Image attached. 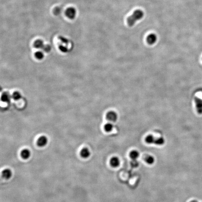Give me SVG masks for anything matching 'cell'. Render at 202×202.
<instances>
[{
  "label": "cell",
  "instance_id": "cell-1",
  "mask_svg": "<svg viewBox=\"0 0 202 202\" xmlns=\"http://www.w3.org/2000/svg\"><path fill=\"white\" fill-rule=\"evenodd\" d=\"M144 13L140 10H136L132 15L127 18V23L129 26L132 27L137 21L140 20L143 17Z\"/></svg>",
  "mask_w": 202,
  "mask_h": 202
},
{
  "label": "cell",
  "instance_id": "cell-2",
  "mask_svg": "<svg viewBox=\"0 0 202 202\" xmlns=\"http://www.w3.org/2000/svg\"><path fill=\"white\" fill-rule=\"evenodd\" d=\"M106 119L108 121L111 122H115L118 119V116L115 111H109L106 114Z\"/></svg>",
  "mask_w": 202,
  "mask_h": 202
},
{
  "label": "cell",
  "instance_id": "cell-3",
  "mask_svg": "<svg viewBox=\"0 0 202 202\" xmlns=\"http://www.w3.org/2000/svg\"><path fill=\"white\" fill-rule=\"evenodd\" d=\"M195 104L196 107V110L199 114H202V99L198 97L195 98Z\"/></svg>",
  "mask_w": 202,
  "mask_h": 202
},
{
  "label": "cell",
  "instance_id": "cell-4",
  "mask_svg": "<svg viewBox=\"0 0 202 202\" xmlns=\"http://www.w3.org/2000/svg\"><path fill=\"white\" fill-rule=\"evenodd\" d=\"M66 14L70 19H74L76 17V10L73 8H68L66 11Z\"/></svg>",
  "mask_w": 202,
  "mask_h": 202
},
{
  "label": "cell",
  "instance_id": "cell-5",
  "mask_svg": "<svg viewBox=\"0 0 202 202\" xmlns=\"http://www.w3.org/2000/svg\"><path fill=\"white\" fill-rule=\"evenodd\" d=\"M47 142H48V140L46 137H40L37 140V145L40 147H44L47 145Z\"/></svg>",
  "mask_w": 202,
  "mask_h": 202
},
{
  "label": "cell",
  "instance_id": "cell-6",
  "mask_svg": "<svg viewBox=\"0 0 202 202\" xmlns=\"http://www.w3.org/2000/svg\"><path fill=\"white\" fill-rule=\"evenodd\" d=\"M120 163L119 159L117 157H113L110 159V164L113 167H117L119 166Z\"/></svg>",
  "mask_w": 202,
  "mask_h": 202
},
{
  "label": "cell",
  "instance_id": "cell-7",
  "mask_svg": "<svg viewBox=\"0 0 202 202\" xmlns=\"http://www.w3.org/2000/svg\"><path fill=\"white\" fill-rule=\"evenodd\" d=\"M157 40V36L154 34H151L148 35L146 38V41L148 44L152 45L155 43Z\"/></svg>",
  "mask_w": 202,
  "mask_h": 202
},
{
  "label": "cell",
  "instance_id": "cell-8",
  "mask_svg": "<svg viewBox=\"0 0 202 202\" xmlns=\"http://www.w3.org/2000/svg\"><path fill=\"white\" fill-rule=\"evenodd\" d=\"M2 176L5 179H9L12 176V172L9 169H6L2 172Z\"/></svg>",
  "mask_w": 202,
  "mask_h": 202
},
{
  "label": "cell",
  "instance_id": "cell-9",
  "mask_svg": "<svg viewBox=\"0 0 202 202\" xmlns=\"http://www.w3.org/2000/svg\"><path fill=\"white\" fill-rule=\"evenodd\" d=\"M80 154L83 158H87L90 155V152L87 148H84L81 151Z\"/></svg>",
  "mask_w": 202,
  "mask_h": 202
},
{
  "label": "cell",
  "instance_id": "cell-10",
  "mask_svg": "<svg viewBox=\"0 0 202 202\" xmlns=\"http://www.w3.org/2000/svg\"><path fill=\"white\" fill-rule=\"evenodd\" d=\"M21 155L23 159L27 160V159L30 158V156H31V152L29 151V150L25 149L22 150V152L21 153Z\"/></svg>",
  "mask_w": 202,
  "mask_h": 202
},
{
  "label": "cell",
  "instance_id": "cell-11",
  "mask_svg": "<svg viewBox=\"0 0 202 202\" xmlns=\"http://www.w3.org/2000/svg\"><path fill=\"white\" fill-rule=\"evenodd\" d=\"M11 96L8 93L4 92L3 94H1V100L4 102H9L10 100Z\"/></svg>",
  "mask_w": 202,
  "mask_h": 202
},
{
  "label": "cell",
  "instance_id": "cell-12",
  "mask_svg": "<svg viewBox=\"0 0 202 202\" xmlns=\"http://www.w3.org/2000/svg\"><path fill=\"white\" fill-rule=\"evenodd\" d=\"M140 156V153L136 150H133L130 153V157L132 160H137Z\"/></svg>",
  "mask_w": 202,
  "mask_h": 202
},
{
  "label": "cell",
  "instance_id": "cell-13",
  "mask_svg": "<svg viewBox=\"0 0 202 202\" xmlns=\"http://www.w3.org/2000/svg\"><path fill=\"white\" fill-rule=\"evenodd\" d=\"M165 142V139L162 137L155 138L154 140V144L157 146H162L164 145Z\"/></svg>",
  "mask_w": 202,
  "mask_h": 202
},
{
  "label": "cell",
  "instance_id": "cell-14",
  "mask_svg": "<svg viewBox=\"0 0 202 202\" xmlns=\"http://www.w3.org/2000/svg\"><path fill=\"white\" fill-rule=\"evenodd\" d=\"M145 162L147 163V164H149V165L153 164L155 162V159H154V157L150 155L146 156L145 158Z\"/></svg>",
  "mask_w": 202,
  "mask_h": 202
},
{
  "label": "cell",
  "instance_id": "cell-15",
  "mask_svg": "<svg viewBox=\"0 0 202 202\" xmlns=\"http://www.w3.org/2000/svg\"><path fill=\"white\" fill-rule=\"evenodd\" d=\"M155 137L152 135H149L146 137L145 138V141L146 143L148 144H154V140Z\"/></svg>",
  "mask_w": 202,
  "mask_h": 202
},
{
  "label": "cell",
  "instance_id": "cell-16",
  "mask_svg": "<svg viewBox=\"0 0 202 202\" xmlns=\"http://www.w3.org/2000/svg\"><path fill=\"white\" fill-rule=\"evenodd\" d=\"M113 124L111 123H108L106 124H105L104 126V130L105 131V132H107V133L111 132L113 129Z\"/></svg>",
  "mask_w": 202,
  "mask_h": 202
},
{
  "label": "cell",
  "instance_id": "cell-17",
  "mask_svg": "<svg viewBox=\"0 0 202 202\" xmlns=\"http://www.w3.org/2000/svg\"><path fill=\"white\" fill-rule=\"evenodd\" d=\"M44 46V45L43 42L42 40H37L34 43V47L36 48H37V49L43 48Z\"/></svg>",
  "mask_w": 202,
  "mask_h": 202
},
{
  "label": "cell",
  "instance_id": "cell-18",
  "mask_svg": "<svg viewBox=\"0 0 202 202\" xmlns=\"http://www.w3.org/2000/svg\"><path fill=\"white\" fill-rule=\"evenodd\" d=\"M12 98L15 100H18L20 99L21 98V94L17 91L14 92L13 94L12 95Z\"/></svg>",
  "mask_w": 202,
  "mask_h": 202
},
{
  "label": "cell",
  "instance_id": "cell-19",
  "mask_svg": "<svg viewBox=\"0 0 202 202\" xmlns=\"http://www.w3.org/2000/svg\"><path fill=\"white\" fill-rule=\"evenodd\" d=\"M35 57L38 60H42L44 57L43 53L41 51H38L36 52L35 54Z\"/></svg>",
  "mask_w": 202,
  "mask_h": 202
},
{
  "label": "cell",
  "instance_id": "cell-20",
  "mask_svg": "<svg viewBox=\"0 0 202 202\" xmlns=\"http://www.w3.org/2000/svg\"><path fill=\"white\" fill-rule=\"evenodd\" d=\"M131 165L132 167L136 168L139 166V163L137 160H132L131 162Z\"/></svg>",
  "mask_w": 202,
  "mask_h": 202
},
{
  "label": "cell",
  "instance_id": "cell-21",
  "mask_svg": "<svg viewBox=\"0 0 202 202\" xmlns=\"http://www.w3.org/2000/svg\"><path fill=\"white\" fill-rule=\"evenodd\" d=\"M43 49L45 52L48 53L51 50V47L50 46H49L48 44H47V45L44 46Z\"/></svg>",
  "mask_w": 202,
  "mask_h": 202
},
{
  "label": "cell",
  "instance_id": "cell-22",
  "mask_svg": "<svg viewBox=\"0 0 202 202\" xmlns=\"http://www.w3.org/2000/svg\"><path fill=\"white\" fill-rule=\"evenodd\" d=\"M61 8L58 7L56 8H55V10H54V13H55V15H58L60 14L61 13Z\"/></svg>",
  "mask_w": 202,
  "mask_h": 202
},
{
  "label": "cell",
  "instance_id": "cell-23",
  "mask_svg": "<svg viewBox=\"0 0 202 202\" xmlns=\"http://www.w3.org/2000/svg\"><path fill=\"white\" fill-rule=\"evenodd\" d=\"M60 49L63 52H67V48H66V47H64V46H60Z\"/></svg>",
  "mask_w": 202,
  "mask_h": 202
},
{
  "label": "cell",
  "instance_id": "cell-24",
  "mask_svg": "<svg viewBox=\"0 0 202 202\" xmlns=\"http://www.w3.org/2000/svg\"><path fill=\"white\" fill-rule=\"evenodd\" d=\"M190 202H199L198 201H196V200H192V201H190Z\"/></svg>",
  "mask_w": 202,
  "mask_h": 202
}]
</instances>
